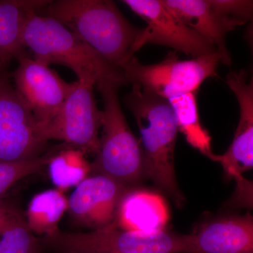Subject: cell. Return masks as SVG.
Listing matches in <instances>:
<instances>
[{"mask_svg": "<svg viewBox=\"0 0 253 253\" xmlns=\"http://www.w3.org/2000/svg\"><path fill=\"white\" fill-rule=\"evenodd\" d=\"M124 96L125 104L140 131L145 174L182 207L184 197L178 186L174 169V150L178 125L168 100L137 84Z\"/></svg>", "mask_w": 253, "mask_h": 253, "instance_id": "obj_2", "label": "cell"}, {"mask_svg": "<svg viewBox=\"0 0 253 253\" xmlns=\"http://www.w3.org/2000/svg\"><path fill=\"white\" fill-rule=\"evenodd\" d=\"M86 155L81 150L63 144L47 166L50 178L56 189L63 192L77 186L90 175V163Z\"/></svg>", "mask_w": 253, "mask_h": 253, "instance_id": "obj_19", "label": "cell"}, {"mask_svg": "<svg viewBox=\"0 0 253 253\" xmlns=\"http://www.w3.org/2000/svg\"><path fill=\"white\" fill-rule=\"evenodd\" d=\"M61 147L62 145H59L45 154L28 161L0 163V198L18 181L36 174L46 167L51 158Z\"/></svg>", "mask_w": 253, "mask_h": 253, "instance_id": "obj_20", "label": "cell"}, {"mask_svg": "<svg viewBox=\"0 0 253 253\" xmlns=\"http://www.w3.org/2000/svg\"><path fill=\"white\" fill-rule=\"evenodd\" d=\"M41 241L43 250L54 253H192L193 250L192 234L126 231L115 223L86 232L59 229Z\"/></svg>", "mask_w": 253, "mask_h": 253, "instance_id": "obj_5", "label": "cell"}, {"mask_svg": "<svg viewBox=\"0 0 253 253\" xmlns=\"http://www.w3.org/2000/svg\"><path fill=\"white\" fill-rule=\"evenodd\" d=\"M122 2L147 24L136 41L134 52L149 44L168 46L193 58L217 52L212 44L174 16L161 0H124Z\"/></svg>", "mask_w": 253, "mask_h": 253, "instance_id": "obj_9", "label": "cell"}, {"mask_svg": "<svg viewBox=\"0 0 253 253\" xmlns=\"http://www.w3.org/2000/svg\"><path fill=\"white\" fill-rule=\"evenodd\" d=\"M226 84L239 102V125L225 154H214L211 160L220 163L226 174L241 184L243 173L253 168V83L249 81L247 72L241 70L229 73Z\"/></svg>", "mask_w": 253, "mask_h": 253, "instance_id": "obj_12", "label": "cell"}, {"mask_svg": "<svg viewBox=\"0 0 253 253\" xmlns=\"http://www.w3.org/2000/svg\"><path fill=\"white\" fill-rule=\"evenodd\" d=\"M169 219V210L162 196L130 189L120 203L115 224L123 230L152 233L164 231Z\"/></svg>", "mask_w": 253, "mask_h": 253, "instance_id": "obj_15", "label": "cell"}, {"mask_svg": "<svg viewBox=\"0 0 253 253\" xmlns=\"http://www.w3.org/2000/svg\"><path fill=\"white\" fill-rule=\"evenodd\" d=\"M121 78H104L96 84L104 109L99 147L91 174H102L131 188L146 176L140 141L131 131L120 104L118 89L126 84Z\"/></svg>", "mask_w": 253, "mask_h": 253, "instance_id": "obj_3", "label": "cell"}, {"mask_svg": "<svg viewBox=\"0 0 253 253\" xmlns=\"http://www.w3.org/2000/svg\"><path fill=\"white\" fill-rule=\"evenodd\" d=\"M41 11L61 23L119 71L135 54L134 46L142 28L129 23L114 1H50Z\"/></svg>", "mask_w": 253, "mask_h": 253, "instance_id": "obj_1", "label": "cell"}, {"mask_svg": "<svg viewBox=\"0 0 253 253\" xmlns=\"http://www.w3.org/2000/svg\"><path fill=\"white\" fill-rule=\"evenodd\" d=\"M96 82L88 79L73 83L72 89L56 116L39 127L44 140L61 141L86 154H96L99 147L102 111L96 105Z\"/></svg>", "mask_w": 253, "mask_h": 253, "instance_id": "obj_7", "label": "cell"}, {"mask_svg": "<svg viewBox=\"0 0 253 253\" xmlns=\"http://www.w3.org/2000/svg\"><path fill=\"white\" fill-rule=\"evenodd\" d=\"M131 188L102 174H91L76 186L68 200L73 223L91 230L114 224L118 206Z\"/></svg>", "mask_w": 253, "mask_h": 253, "instance_id": "obj_11", "label": "cell"}, {"mask_svg": "<svg viewBox=\"0 0 253 253\" xmlns=\"http://www.w3.org/2000/svg\"><path fill=\"white\" fill-rule=\"evenodd\" d=\"M168 101L175 114L178 129L184 134L187 142L211 159L214 156L212 139L200 121L196 92L181 95Z\"/></svg>", "mask_w": 253, "mask_h": 253, "instance_id": "obj_18", "label": "cell"}, {"mask_svg": "<svg viewBox=\"0 0 253 253\" xmlns=\"http://www.w3.org/2000/svg\"><path fill=\"white\" fill-rule=\"evenodd\" d=\"M41 237L30 231L22 219L0 234V253H41Z\"/></svg>", "mask_w": 253, "mask_h": 253, "instance_id": "obj_21", "label": "cell"}, {"mask_svg": "<svg viewBox=\"0 0 253 253\" xmlns=\"http://www.w3.org/2000/svg\"><path fill=\"white\" fill-rule=\"evenodd\" d=\"M24 218L25 216L17 208L0 201V234Z\"/></svg>", "mask_w": 253, "mask_h": 253, "instance_id": "obj_23", "label": "cell"}, {"mask_svg": "<svg viewBox=\"0 0 253 253\" xmlns=\"http://www.w3.org/2000/svg\"><path fill=\"white\" fill-rule=\"evenodd\" d=\"M216 9L236 26H244L252 19L253 1L250 0H212Z\"/></svg>", "mask_w": 253, "mask_h": 253, "instance_id": "obj_22", "label": "cell"}, {"mask_svg": "<svg viewBox=\"0 0 253 253\" xmlns=\"http://www.w3.org/2000/svg\"><path fill=\"white\" fill-rule=\"evenodd\" d=\"M221 63L217 52L192 59H179L176 51L169 52L161 62L144 65L135 56L121 69L126 84H137L160 97L169 100L195 93L209 78L217 76Z\"/></svg>", "mask_w": 253, "mask_h": 253, "instance_id": "obj_6", "label": "cell"}, {"mask_svg": "<svg viewBox=\"0 0 253 253\" xmlns=\"http://www.w3.org/2000/svg\"><path fill=\"white\" fill-rule=\"evenodd\" d=\"M23 44L33 51L34 59L49 66H66L76 73L78 80H92L97 84L104 78L124 79L121 71L105 61L59 21L45 15L35 13L28 18Z\"/></svg>", "mask_w": 253, "mask_h": 253, "instance_id": "obj_4", "label": "cell"}, {"mask_svg": "<svg viewBox=\"0 0 253 253\" xmlns=\"http://www.w3.org/2000/svg\"><path fill=\"white\" fill-rule=\"evenodd\" d=\"M163 4L188 27L209 42L220 56L221 63L230 65L226 44L228 33L238 27L224 17L212 0H161Z\"/></svg>", "mask_w": 253, "mask_h": 253, "instance_id": "obj_13", "label": "cell"}, {"mask_svg": "<svg viewBox=\"0 0 253 253\" xmlns=\"http://www.w3.org/2000/svg\"><path fill=\"white\" fill-rule=\"evenodd\" d=\"M16 59L15 89L41 127L56 116L73 83L65 81L54 70L34 58L21 54Z\"/></svg>", "mask_w": 253, "mask_h": 253, "instance_id": "obj_10", "label": "cell"}, {"mask_svg": "<svg viewBox=\"0 0 253 253\" xmlns=\"http://www.w3.org/2000/svg\"><path fill=\"white\" fill-rule=\"evenodd\" d=\"M192 234V253H253V219L250 214L217 219Z\"/></svg>", "mask_w": 253, "mask_h": 253, "instance_id": "obj_14", "label": "cell"}, {"mask_svg": "<svg viewBox=\"0 0 253 253\" xmlns=\"http://www.w3.org/2000/svg\"><path fill=\"white\" fill-rule=\"evenodd\" d=\"M46 0H0V73L11 60L23 54V33L28 18L49 4Z\"/></svg>", "mask_w": 253, "mask_h": 253, "instance_id": "obj_16", "label": "cell"}, {"mask_svg": "<svg viewBox=\"0 0 253 253\" xmlns=\"http://www.w3.org/2000/svg\"><path fill=\"white\" fill-rule=\"evenodd\" d=\"M47 141L6 72L0 73V163L41 156Z\"/></svg>", "mask_w": 253, "mask_h": 253, "instance_id": "obj_8", "label": "cell"}, {"mask_svg": "<svg viewBox=\"0 0 253 253\" xmlns=\"http://www.w3.org/2000/svg\"><path fill=\"white\" fill-rule=\"evenodd\" d=\"M67 210L68 199L63 191L46 190L32 199L25 219L33 234L43 237L59 229L60 221Z\"/></svg>", "mask_w": 253, "mask_h": 253, "instance_id": "obj_17", "label": "cell"}]
</instances>
